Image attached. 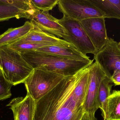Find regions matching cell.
<instances>
[{
    "mask_svg": "<svg viewBox=\"0 0 120 120\" xmlns=\"http://www.w3.org/2000/svg\"><path fill=\"white\" fill-rule=\"evenodd\" d=\"M58 5L63 16L80 22L92 18L104 17L103 13L90 0H59Z\"/></svg>",
    "mask_w": 120,
    "mask_h": 120,
    "instance_id": "8992f818",
    "label": "cell"
},
{
    "mask_svg": "<svg viewBox=\"0 0 120 120\" xmlns=\"http://www.w3.org/2000/svg\"><path fill=\"white\" fill-rule=\"evenodd\" d=\"M106 74L100 66L95 62L90 67L89 80L86 94L83 104L85 113L93 120H97L95 113L99 108L98 98L99 87Z\"/></svg>",
    "mask_w": 120,
    "mask_h": 120,
    "instance_id": "52a82bcc",
    "label": "cell"
},
{
    "mask_svg": "<svg viewBox=\"0 0 120 120\" xmlns=\"http://www.w3.org/2000/svg\"><path fill=\"white\" fill-rule=\"evenodd\" d=\"M30 22L34 27L58 38L64 39L69 36L66 30L60 24L59 19L52 16L49 11L37 10L31 18Z\"/></svg>",
    "mask_w": 120,
    "mask_h": 120,
    "instance_id": "30bf717a",
    "label": "cell"
},
{
    "mask_svg": "<svg viewBox=\"0 0 120 120\" xmlns=\"http://www.w3.org/2000/svg\"><path fill=\"white\" fill-rule=\"evenodd\" d=\"M17 42H28L44 44L49 46H74L70 43L56 37L53 35L44 31L37 27L34 29Z\"/></svg>",
    "mask_w": 120,
    "mask_h": 120,
    "instance_id": "7c38bea8",
    "label": "cell"
},
{
    "mask_svg": "<svg viewBox=\"0 0 120 120\" xmlns=\"http://www.w3.org/2000/svg\"><path fill=\"white\" fill-rule=\"evenodd\" d=\"M65 77L54 73L34 69L24 84L27 94L37 101L52 90Z\"/></svg>",
    "mask_w": 120,
    "mask_h": 120,
    "instance_id": "277c9868",
    "label": "cell"
},
{
    "mask_svg": "<svg viewBox=\"0 0 120 120\" xmlns=\"http://www.w3.org/2000/svg\"><path fill=\"white\" fill-rule=\"evenodd\" d=\"M34 14L19 9L9 4L7 0H0V22L12 18H25L30 19Z\"/></svg>",
    "mask_w": 120,
    "mask_h": 120,
    "instance_id": "9a60e30c",
    "label": "cell"
},
{
    "mask_svg": "<svg viewBox=\"0 0 120 120\" xmlns=\"http://www.w3.org/2000/svg\"><path fill=\"white\" fill-rule=\"evenodd\" d=\"M112 82L115 86L120 85V72H115L110 78Z\"/></svg>",
    "mask_w": 120,
    "mask_h": 120,
    "instance_id": "7402d4cb",
    "label": "cell"
},
{
    "mask_svg": "<svg viewBox=\"0 0 120 120\" xmlns=\"http://www.w3.org/2000/svg\"><path fill=\"white\" fill-rule=\"evenodd\" d=\"M94 60L110 78L115 72H120V49L118 42L109 38L105 46L94 55Z\"/></svg>",
    "mask_w": 120,
    "mask_h": 120,
    "instance_id": "ba28073f",
    "label": "cell"
},
{
    "mask_svg": "<svg viewBox=\"0 0 120 120\" xmlns=\"http://www.w3.org/2000/svg\"><path fill=\"white\" fill-rule=\"evenodd\" d=\"M16 115L18 120H34L36 110V101L27 94L25 97H17L12 99L6 106Z\"/></svg>",
    "mask_w": 120,
    "mask_h": 120,
    "instance_id": "8fae6325",
    "label": "cell"
},
{
    "mask_svg": "<svg viewBox=\"0 0 120 120\" xmlns=\"http://www.w3.org/2000/svg\"><path fill=\"white\" fill-rule=\"evenodd\" d=\"M118 46H119V48L120 49V41L118 43Z\"/></svg>",
    "mask_w": 120,
    "mask_h": 120,
    "instance_id": "d4e9b609",
    "label": "cell"
},
{
    "mask_svg": "<svg viewBox=\"0 0 120 120\" xmlns=\"http://www.w3.org/2000/svg\"><path fill=\"white\" fill-rule=\"evenodd\" d=\"M13 116H14V120H18L17 117L16 115H13Z\"/></svg>",
    "mask_w": 120,
    "mask_h": 120,
    "instance_id": "cb8c5ba5",
    "label": "cell"
},
{
    "mask_svg": "<svg viewBox=\"0 0 120 120\" xmlns=\"http://www.w3.org/2000/svg\"><path fill=\"white\" fill-rule=\"evenodd\" d=\"M59 21L69 35L64 40L73 45L77 50L85 55L87 54L94 55L97 53L80 21L65 16Z\"/></svg>",
    "mask_w": 120,
    "mask_h": 120,
    "instance_id": "5b68a950",
    "label": "cell"
},
{
    "mask_svg": "<svg viewBox=\"0 0 120 120\" xmlns=\"http://www.w3.org/2000/svg\"><path fill=\"white\" fill-rule=\"evenodd\" d=\"M13 49L20 53L36 50L39 48L46 46H50L44 44L37 43L31 42H16L9 45Z\"/></svg>",
    "mask_w": 120,
    "mask_h": 120,
    "instance_id": "d6986e66",
    "label": "cell"
},
{
    "mask_svg": "<svg viewBox=\"0 0 120 120\" xmlns=\"http://www.w3.org/2000/svg\"><path fill=\"white\" fill-rule=\"evenodd\" d=\"M0 70L13 86L24 83L34 69L20 53L8 46L0 47Z\"/></svg>",
    "mask_w": 120,
    "mask_h": 120,
    "instance_id": "3957f363",
    "label": "cell"
},
{
    "mask_svg": "<svg viewBox=\"0 0 120 120\" xmlns=\"http://www.w3.org/2000/svg\"><path fill=\"white\" fill-rule=\"evenodd\" d=\"M105 120H120V90L113 91L107 99Z\"/></svg>",
    "mask_w": 120,
    "mask_h": 120,
    "instance_id": "e0dca14e",
    "label": "cell"
},
{
    "mask_svg": "<svg viewBox=\"0 0 120 120\" xmlns=\"http://www.w3.org/2000/svg\"><path fill=\"white\" fill-rule=\"evenodd\" d=\"M105 19L103 17L92 18L80 21L97 53L105 46L109 40Z\"/></svg>",
    "mask_w": 120,
    "mask_h": 120,
    "instance_id": "9c48e42d",
    "label": "cell"
},
{
    "mask_svg": "<svg viewBox=\"0 0 120 120\" xmlns=\"http://www.w3.org/2000/svg\"><path fill=\"white\" fill-rule=\"evenodd\" d=\"M34 27L30 22L27 21L21 27L9 28L0 35V47L17 42L27 34Z\"/></svg>",
    "mask_w": 120,
    "mask_h": 120,
    "instance_id": "5bb4252c",
    "label": "cell"
},
{
    "mask_svg": "<svg viewBox=\"0 0 120 120\" xmlns=\"http://www.w3.org/2000/svg\"><path fill=\"white\" fill-rule=\"evenodd\" d=\"M78 73L66 77L45 96L36 101L34 120H82L85 113L84 102L73 91Z\"/></svg>",
    "mask_w": 120,
    "mask_h": 120,
    "instance_id": "6da1fadb",
    "label": "cell"
},
{
    "mask_svg": "<svg viewBox=\"0 0 120 120\" xmlns=\"http://www.w3.org/2000/svg\"><path fill=\"white\" fill-rule=\"evenodd\" d=\"M81 120H93L90 117L88 113H85Z\"/></svg>",
    "mask_w": 120,
    "mask_h": 120,
    "instance_id": "603a6c76",
    "label": "cell"
},
{
    "mask_svg": "<svg viewBox=\"0 0 120 120\" xmlns=\"http://www.w3.org/2000/svg\"><path fill=\"white\" fill-rule=\"evenodd\" d=\"M110 78L106 76L102 81L99 91L98 101L99 108L102 111V115L104 120H106V103L109 97L111 94L112 86Z\"/></svg>",
    "mask_w": 120,
    "mask_h": 120,
    "instance_id": "ac0fdd59",
    "label": "cell"
},
{
    "mask_svg": "<svg viewBox=\"0 0 120 120\" xmlns=\"http://www.w3.org/2000/svg\"><path fill=\"white\" fill-rule=\"evenodd\" d=\"M20 54L33 69L54 73L65 77L74 76L91 66L93 62L79 60L35 50Z\"/></svg>",
    "mask_w": 120,
    "mask_h": 120,
    "instance_id": "7a4b0ae2",
    "label": "cell"
},
{
    "mask_svg": "<svg viewBox=\"0 0 120 120\" xmlns=\"http://www.w3.org/2000/svg\"><path fill=\"white\" fill-rule=\"evenodd\" d=\"M104 15V18L120 20V0H90Z\"/></svg>",
    "mask_w": 120,
    "mask_h": 120,
    "instance_id": "2e32d148",
    "label": "cell"
},
{
    "mask_svg": "<svg viewBox=\"0 0 120 120\" xmlns=\"http://www.w3.org/2000/svg\"><path fill=\"white\" fill-rule=\"evenodd\" d=\"M13 85L6 80L0 70V101L10 98L11 89Z\"/></svg>",
    "mask_w": 120,
    "mask_h": 120,
    "instance_id": "ffe728a7",
    "label": "cell"
},
{
    "mask_svg": "<svg viewBox=\"0 0 120 120\" xmlns=\"http://www.w3.org/2000/svg\"><path fill=\"white\" fill-rule=\"evenodd\" d=\"M35 51L86 62H93L94 61L90 60L89 57L87 55H85L82 54L74 46H46L39 48Z\"/></svg>",
    "mask_w": 120,
    "mask_h": 120,
    "instance_id": "4fadbf2b",
    "label": "cell"
},
{
    "mask_svg": "<svg viewBox=\"0 0 120 120\" xmlns=\"http://www.w3.org/2000/svg\"><path fill=\"white\" fill-rule=\"evenodd\" d=\"M59 0H31L33 6L41 11H49L58 5Z\"/></svg>",
    "mask_w": 120,
    "mask_h": 120,
    "instance_id": "44dd1931",
    "label": "cell"
}]
</instances>
